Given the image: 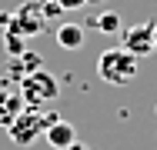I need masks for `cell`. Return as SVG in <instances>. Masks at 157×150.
<instances>
[{"label":"cell","mask_w":157,"mask_h":150,"mask_svg":"<svg viewBox=\"0 0 157 150\" xmlns=\"http://www.w3.org/2000/svg\"><path fill=\"white\" fill-rule=\"evenodd\" d=\"M137 67H140V57H134L124 47H107L100 50L97 57V77L110 87H127L137 80Z\"/></svg>","instance_id":"cell-1"},{"label":"cell","mask_w":157,"mask_h":150,"mask_svg":"<svg viewBox=\"0 0 157 150\" xmlns=\"http://www.w3.org/2000/svg\"><path fill=\"white\" fill-rule=\"evenodd\" d=\"M20 93H24V103H27L30 110H47V107L57 100L60 84H57L54 73H47V70H33V73H27V77L20 80Z\"/></svg>","instance_id":"cell-2"},{"label":"cell","mask_w":157,"mask_h":150,"mask_svg":"<svg viewBox=\"0 0 157 150\" xmlns=\"http://www.w3.org/2000/svg\"><path fill=\"white\" fill-rule=\"evenodd\" d=\"M54 120H60V117H57V114H44V110H30V107H27L20 117L7 127V133H10V140H13L17 147H30L37 137H44V130H47Z\"/></svg>","instance_id":"cell-3"},{"label":"cell","mask_w":157,"mask_h":150,"mask_svg":"<svg viewBox=\"0 0 157 150\" xmlns=\"http://www.w3.org/2000/svg\"><path fill=\"white\" fill-rule=\"evenodd\" d=\"M44 10H40V3H27V7H20L17 13H10V20H7V30L10 33H17V37H24V40H30L37 37L40 30H44Z\"/></svg>","instance_id":"cell-4"},{"label":"cell","mask_w":157,"mask_h":150,"mask_svg":"<svg viewBox=\"0 0 157 150\" xmlns=\"http://www.w3.org/2000/svg\"><path fill=\"white\" fill-rule=\"evenodd\" d=\"M27 110L24 103V93L20 84H10V80H0V127H10L13 120Z\"/></svg>","instance_id":"cell-5"},{"label":"cell","mask_w":157,"mask_h":150,"mask_svg":"<svg viewBox=\"0 0 157 150\" xmlns=\"http://www.w3.org/2000/svg\"><path fill=\"white\" fill-rule=\"evenodd\" d=\"M121 47L130 50L134 57L154 54V24H134V27H127L124 37H121Z\"/></svg>","instance_id":"cell-6"},{"label":"cell","mask_w":157,"mask_h":150,"mask_svg":"<svg viewBox=\"0 0 157 150\" xmlns=\"http://www.w3.org/2000/svg\"><path fill=\"white\" fill-rule=\"evenodd\" d=\"M44 137H47V144L54 150H67L77 140V130H74V123H67V120H54V123L44 130Z\"/></svg>","instance_id":"cell-7"},{"label":"cell","mask_w":157,"mask_h":150,"mask_svg":"<svg viewBox=\"0 0 157 150\" xmlns=\"http://www.w3.org/2000/svg\"><path fill=\"white\" fill-rule=\"evenodd\" d=\"M87 33H84V27L80 24H60L57 27V43H60L63 50H80L87 40H84Z\"/></svg>","instance_id":"cell-8"},{"label":"cell","mask_w":157,"mask_h":150,"mask_svg":"<svg viewBox=\"0 0 157 150\" xmlns=\"http://www.w3.org/2000/svg\"><path fill=\"white\" fill-rule=\"evenodd\" d=\"M90 27H97L100 33H117V30H121V13H114V10H100L97 17H90Z\"/></svg>","instance_id":"cell-9"},{"label":"cell","mask_w":157,"mask_h":150,"mask_svg":"<svg viewBox=\"0 0 157 150\" xmlns=\"http://www.w3.org/2000/svg\"><path fill=\"white\" fill-rule=\"evenodd\" d=\"M3 43H7V54H10V57H20L24 50H30V47H27V40H24V37H17V33H10V30L3 33Z\"/></svg>","instance_id":"cell-10"},{"label":"cell","mask_w":157,"mask_h":150,"mask_svg":"<svg viewBox=\"0 0 157 150\" xmlns=\"http://www.w3.org/2000/svg\"><path fill=\"white\" fill-rule=\"evenodd\" d=\"M60 3V10H80V7H87V0H57Z\"/></svg>","instance_id":"cell-11"},{"label":"cell","mask_w":157,"mask_h":150,"mask_svg":"<svg viewBox=\"0 0 157 150\" xmlns=\"http://www.w3.org/2000/svg\"><path fill=\"white\" fill-rule=\"evenodd\" d=\"M67 150H90V147H87V144H80V140H74V144H70Z\"/></svg>","instance_id":"cell-12"},{"label":"cell","mask_w":157,"mask_h":150,"mask_svg":"<svg viewBox=\"0 0 157 150\" xmlns=\"http://www.w3.org/2000/svg\"><path fill=\"white\" fill-rule=\"evenodd\" d=\"M154 54H157V24H154Z\"/></svg>","instance_id":"cell-13"}]
</instances>
